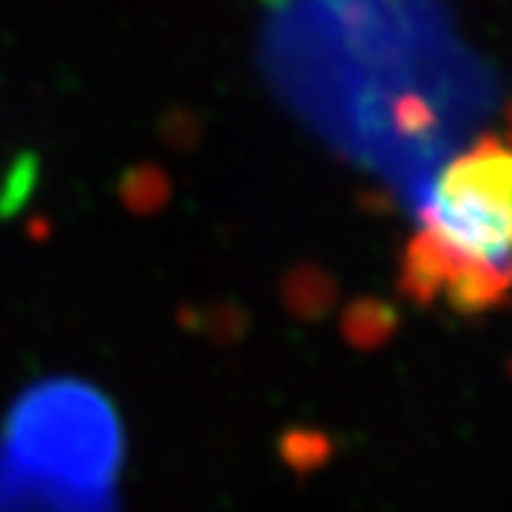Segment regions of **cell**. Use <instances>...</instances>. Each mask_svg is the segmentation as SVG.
Returning a JSON list of instances; mask_svg holds the SVG:
<instances>
[{"mask_svg":"<svg viewBox=\"0 0 512 512\" xmlns=\"http://www.w3.org/2000/svg\"><path fill=\"white\" fill-rule=\"evenodd\" d=\"M0 453L35 476L83 490H114L123 427L100 390L52 379L29 387L9 410Z\"/></svg>","mask_w":512,"mask_h":512,"instance_id":"2","label":"cell"},{"mask_svg":"<svg viewBox=\"0 0 512 512\" xmlns=\"http://www.w3.org/2000/svg\"><path fill=\"white\" fill-rule=\"evenodd\" d=\"M0 512H114V490H83L35 476L0 453Z\"/></svg>","mask_w":512,"mask_h":512,"instance_id":"3","label":"cell"},{"mask_svg":"<svg viewBox=\"0 0 512 512\" xmlns=\"http://www.w3.org/2000/svg\"><path fill=\"white\" fill-rule=\"evenodd\" d=\"M402 291L456 313H484L512 291V109L430 183L407 242Z\"/></svg>","mask_w":512,"mask_h":512,"instance_id":"1","label":"cell"}]
</instances>
